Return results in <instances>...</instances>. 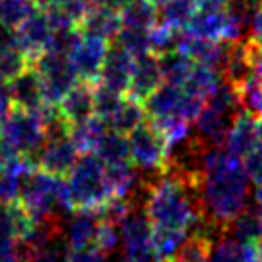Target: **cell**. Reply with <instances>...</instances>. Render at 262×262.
I'll use <instances>...</instances> for the list:
<instances>
[{
    "label": "cell",
    "instance_id": "obj_1",
    "mask_svg": "<svg viewBox=\"0 0 262 262\" xmlns=\"http://www.w3.org/2000/svg\"><path fill=\"white\" fill-rule=\"evenodd\" d=\"M249 182L243 159L228 153L224 146H207L199 195L209 219L230 224L247 207Z\"/></svg>",
    "mask_w": 262,
    "mask_h": 262
},
{
    "label": "cell",
    "instance_id": "obj_2",
    "mask_svg": "<svg viewBox=\"0 0 262 262\" xmlns=\"http://www.w3.org/2000/svg\"><path fill=\"white\" fill-rule=\"evenodd\" d=\"M144 211L153 230L188 233L197 216L203 214V207L199 189L186 186L182 180L165 172L149 184Z\"/></svg>",
    "mask_w": 262,
    "mask_h": 262
},
{
    "label": "cell",
    "instance_id": "obj_3",
    "mask_svg": "<svg viewBox=\"0 0 262 262\" xmlns=\"http://www.w3.org/2000/svg\"><path fill=\"white\" fill-rule=\"evenodd\" d=\"M66 184L73 211H98L113 195L105 165L92 151L80 153Z\"/></svg>",
    "mask_w": 262,
    "mask_h": 262
},
{
    "label": "cell",
    "instance_id": "obj_4",
    "mask_svg": "<svg viewBox=\"0 0 262 262\" xmlns=\"http://www.w3.org/2000/svg\"><path fill=\"white\" fill-rule=\"evenodd\" d=\"M17 201L33 214V219L73 212L66 180L42 168H31L25 172Z\"/></svg>",
    "mask_w": 262,
    "mask_h": 262
},
{
    "label": "cell",
    "instance_id": "obj_5",
    "mask_svg": "<svg viewBox=\"0 0 262 262\" xmlns=\"http://www.w3.org/2000/svg\"><path fill=\"white\" fill-rule=\"evenodd\" d=\"M126 136L130 144V157L134 167L147 178H159L165 174L168 142L163 136V132L146 119Z\"/></svg>",
    "mask_w": 262,
    "mask_h": 262
},
{
    "label": "cell",
    "instance_id": "obj_6",
    "mask_svg": "<svg viewBox=\"0 0 262 262\" xmlns=\"http://www.w3.org/2000/svg\"><path fill=\"white\" fill-rule=\"evenodd\" d=\"M142 103L146 110L147 121H151V123L172 119V117H180V119L193 123L197 113L205 105V100L188 94L180 84L163 82Z\"/></svg>",
    "mask_w": 262,
    "mask_h": 262
},
{
    "label": "cell",
    "instance_id": "obj_7",
    "mask_svg": "<svg viewBox=\"0 0 262 262\" xmlns=\"http://www.w3.org/2000/svg\"><path fill=\"white\" fill-rule=\"evenodd\" d=\"M119 233L126 262H163L153 243V226L144 207H132L119 222Z\"/></svg>",
    "mask_w": 262,
    "mask_h": 262
},
{
    "label": "cell",
    "instance_id": "obj_8",
    "mask_svg": "<svg viewBox=\"0 0 262 262\" xmlns=\"http://www.w3.org/2000/svg\"><path fill=\"white\" fill-rule=\"evenodd\" d=\"M0 140L19 155H37L46 142L38 111L12 107L0 128Z\"/></svg>",
    "mask_w": 262,
    "mask_h": 262
},
{
    "label": "cell",
    "instance_id": "obj_9",
    "mask_svg": "<svg viewBox=\"0 0 262 262\" xmlns=\"http://www.w3.org/2000/svg\"><path fill=\"white\" fill-rule=\"evenodd\" d=\"M33 66H35V69L40 75V80H42L46 103L58 105L61 102V98L69 92V88L79 82L71 61L66 56L44 50L38 58L33 59Z\"/></svg>",
    "mask_w": 262,
    "mask_h": 262
},
{
    "label": "cell",
    "instance_id": "obj_10",
    "mask_svg": "<svg viewBox=\"0 0 262 262\" xmlns=\"http://www.w3.org/2000/svg\"><path fill=\"white\" fill-rule=\"evenodd\" d=\"M107 50H110L107 40L82 35L79 44L75 46V50L69 56V61L73 66V71L77 73V79L96 84Z\"/></svg>",
    "mask_w": 262,
    "mask_h": 262
},
{
    "label": "cell",
    "instance_id": "obj_11",
    "mask_svg": "<svg viewBox=\"0 0 262 262\" xmlns=\"http://www.w3.org/2000/svg\"><path fill=\"white\" fill-rule=\"evenodd\" d=\"M6 88L8 98L14 107L27 111H38L42 107L46 100H44V90H42V80L40 75L31 63L27 69H23L21 73L14 77L8 84H2Z\"/></svg>",
    "mask_w": 262,
    "mask_h": 262
},
{
    "label": "cell",
    "instance_id": "obj_12",
    "mask_svg": "<svg viewBox=\"0 0 262 262\" xmlns=\"http://www.w3.org/2000/svg\"><path fill=\"white\" fill-rule=\"evenodd\" d=\"M15 33H17V44H19V48L27 54V58H29L31 63H33V59L38 58V56L46 50L54 29H52L46 10H38L37 8V10L15 29Z\"/></svg>",
    "mask_w": 262,
    "mask_h": 262
},
{
    "label": "cell",
    "instance_id": "obj_13",
    "mask_svg": "<svg viewBox=\"0 0 262 262\" xmlns=\"http://www.w3.org/2000/svg\"><path fill=\"white\" fill-rule=\"evenodd\" d=\"M132 58L128 52L121 48L119 44H111L105 59H103L102 71L98 77V84L115 90L119 94H126L128 86H130V77H132Z\"/></svg>",
    "mask_w": 262,
    "mask_h": 262
},
{
    "label": "cell",
    "instance_id": "obj_14",
    "mask_svg": "<svg viewBox=\"0 0 262 262\" xmlns=\"http://www.w3.org/2000/svg\"><path fill=\"white\" fill-rule=\"evenodd\" d=\"M161 84H163V75H161L159 58L151 52L136 56L132 61L130 86H128L126 96H130L138 102H144Z\"/></svg>",
    "mask_w": 262,
    "mask_h": 262
},
{
    "label": "cell",
    "instance_id": "obj_15",
    "mask_svg": "<svg viewBox=\"0 0 262 262\" xmlns=\"http://www.w3.org/2000/svg\"><path fill=\"white\" fill-rule=\"evenodd\" d=\"M79 155L80 151L71 142V138L44 142V146L37 153V168H42L50 174L63 178L71 172Z\"/></svg>",
    "mask_w": 262,
    "mask_h": 262
},
{
    "label": "cell",
    "instance_id": "obj_16",
    "mask_svg": "<svg viewBox=\"0 0 262 262\" xmlns=\"http://www.w3.org/2000/svg\"><path fill=\"white\" fill-rule=\"evenodd\" d=\"M258 144H260V140H258V128H256V117H253L247 111L237 113V115L233 117L232 126H230V130L226 134V151L243 159Z\"/></svg>",
    "mask_w": 262,
    "mask_h": 262
},
{
    "label": "cell",
    "instance_id": "obj_17",
    "mask_svg": "<svg viewBox=\"0 0 262 262\" xmlns=\"http://www.w3.org/2000/svg\"><path fill=\"white\" fill-rule=\"evenodd\" d=\"M251 75H255L253 58H251V38H241V40H232V42L228 40L220 77L232 82L233 86H239Z\"/></svg>",
    "mask_w": 262,
    "mask_h": 262
},
{
    "label": "cell",
    "instance_id": "obj_18",
    "mask_svg": "<svg viewBox=\"0 0 262 262\" xmlns=\"http://www.w3.org/2000/svg\"><path fill=\"white\" fill-rule=\"evenodd\" d=\"M100 214L96 211H73L63 226L66 239L71 249H96L100 230Z\"/></svg>",
    "mask_w": 262,
    "mask_h": 262
},
{
    "label": "cell",
    "instance_id": "obj_19",
    "mask_svg": "<svg viewBox=\"0 0 262 262\" xmlns=\"http://www.w3.org/2000/svg\"><path fill=\"white\" fill-rule=\"evenodd\" d=\"M121 27H123V23H121L119 10L107 6H90L79 23V29L82 35L103 38L107 42L117 37Z\"/></svg>",
    "mask_w": 262,
    "mask_h": 262
},
{
    "label": "cell",
    "instance_id": "obj_20",
    "mask_svg": "<svg viewBox=\"0 0 262 262\" xmlns=\"http://www.w3.org/2000/svg\"><path fill=\"white\" fill-rule=\"evenodd\" d=\"M230 27V15L228 8H199L193 14L189 25L186 27L189 35L212 40H226Z\"/></svg>",
    "mask_w": 262,
    "mask_h": 262
},
{
    "label": "cell",
    "instance_id": "obj_21",
    "mask_svg": "<svg viewBox=\"0 0 262 262\" xmlns=\"http://www.w3.org/2000/svg\"><path fill=\"white\" fill-rule=\"evenodd\" d=\"M58 107L71 124L90 119L94 115V84L86 80H79L61 98Z\"/></svg>",
    "mask_w": 262,
    "mask_h": 262
},
{
    "label": "cell",
    "instance_id": "obj_22",
    "mask_svg": "<svg viewBox=\"0 0 262 262\" xmlns=\"http://www.w3.org/2000/svg\"><path fill=\"white\" fill-rule=\"evenodd\" d=\"M226 48H228V40H212V38L195 37V35H189L186 31L180 50L186 52L195 63L212 67L214 71L220 73L222 63H224Z\"/></svg>",
    "mask_w": 262,
    "mask_h": 262
},
{
    "label": "cell",
    "instance_id": "obj_23",
    "mask_svg": "<svg viewBox=\"0 0 262 262\" xmlns=\"http://www.w3.org/2000/svg\"><path fill=\"white\" fill-rule=\"evenodd\" d=\"M233 117L226 115L222 111H216L209 107V105H203L201 111L197 113V117L193 119V128H195V134L199 138H203L207 144L211 146H224L226 134L232 126Z\"/></svg>",
    "mask_w": 262,
    "mask_h": 262
},
{
    "label": "cell",
    "instance_id": "obj_24",
    "mask_svg": "<svg viewBox=\"0 0 262 262\" xmlns=\"http://www.w3.org/2000/svg\"><path fill=\"white\" fill-rule=\"evenodd\" d=\"M92 153H96L100 157V161L105 167L132 163L128 136L117 130H111V128H107V132L102 136V140L98 142V146Z\"/></svg>",
    "mask_w": 262,
    "mask_h": 262
},
{
    "label": "cell",
    "instance_id": "obj_25",
    "mask_svg": "<svg viewBox=\"0 0 262 262\" xmlns=\"http://www.w3.org/2000/svg\"><path fill=\"white\" fill-rule=\"evenodd\" d=\"M119 14L123 27L130 29L151 31L159 23V10L151 0H128Z\"/></svg>",
    "mask_w": 262,
    "mask_h": 262
},
{
    "label": "cell",
    "instance_id": "obj_26",
    "mask_svg": "<svg viewBox=\"0 0 262 262\" xmlns=\"http://www.w3.org/2000/svg\"><path fill=\"white\" fill-rule=\"evenodd\" d=\"M31 168L35 167L27 161V157H21L8 165H0V203L8 205L19 199L23 176Z\"/></svg>",
    "mask_w": 262,
    "mask_h": 262
},
{
    "label": "cell",
    "instance_id": "obj_27",
    "mask_svg": "<svg viewBox=\"0 0 262 262\" xmlns=\"http://www.w3.org/2000/svg\"><path fill=\"white\" fill-rule=\"evenodd\" d=\"M228 232L241 245H256L262 235V219L256 207H245L228 224Z\"/></svg>",
    "mask_w": 262,
    "mask_h": 262
},
{
    "label": "cell",
    "instance_id": "obj_28",
    "mask_svg": "<svg viewBox=\"0 0 262 262\" xmlns=\"http://www.w3.org/2000/svg\"><path fill=\"white\" fill-rule=\"evenodd\" d=\"M146 119L147 117L146 110H144V103L130 98V96H124L123 102L119 103V107L115 110V113L107 119V126H110L111 130L121 132V134H130Z\"/></svg>",
    "mask_w": 262,
    "mask_h": 262
},
{
    "label": "cell",
    "instance_id": "obj_29",
    "mask_svg": "<svg viewBox=\"0 0 262 262\" xmlns=\"http://www.w3.org/2000/svg\"><path fill=\"white\" fill-rule=\"evenodd\" d=\"M107 123L100 119L98 115H92L90 119L82 121V123L73 124L71 128V142H73L77 149L80 153H90L94 151L98 142L102 140V136L107 132Z\"/></svg>",
    "mask_w": 262,
    "mask_h": 262
},
{
    "label": "cell",
    "instance_id": "obj_30",
    "mask_svg": "<svg viewBox=\"0 0 262 262\" xmlns=\"http://www.w3.org/2000/svg\"><path fill=\"white\" fill-rule=\"evenodd\" d=\"M157 58H159L163 82L180 84V86L186 82L188 75L191 73V67H193V63H195V61L182 50L168 52V54H165V56H157Z\"/></svg>",
    "mask_w": 262,
    "mask_h": 262
},
{
    "label": "cell",
    "instance_id": "obj_31",
    "mask_svg": "<svg viewBox=\"0 0 262 262\" xmlns=\"http://www.w3.org/2000/svg\"><path fill=\"white\" fill-rule=\"evenodd\" d=\"M197 12V0H168L161 6L159 23L172 29H186Z\"/></svg>",
    "mask_w": 262,
    "mask_h": 262
},
{
    "label": "cell",
    "instance_id": "obj_32",
    "mask_svg": "<svg viewBox=\"0 0 262 262\" xmlns=\"http://www.w3.org/2000/svg\"><path fill=\"white\" fill-rule=\"evenodd\" d=\"M220 80V73L214 71L212 67H207L203 63H193L191 67V73L188 75V79L182 86L188 94L195 96V98H201V100H207V96L211 92L214 84Z\"/></svg>",
    "mask_w": 262,
    "mask_h": 262
},
{
    "label": "cell",
    "instance_id": "obj_33",
    "mask_svg": "<svg viewBox=\"0 0 262 262\" xmlns=\"http://www.w3.org/2000/svg\"><path fill=\"white\" fill-rule=\"evenodd\" d=\"M184 35H186V29H172L163 23H157L149 31V52L155 56H165L168 52L180 50Z\"/></svg>",
    "mask_w": 262,
    "mask_h": 262
},
{
    "label": "cell",
    "instance_id": "obj_34",
    "mask_svg": "<svg viewBox=\"0 0 262 262\" xmlns=\"http://www.w3.org/2000/svg\"><path fill=\"white\" fill-rule=\"evenodd\" d=\"M165 262H211V243L197 235H188L180 249Z\"/></svg>",
    "mask_w": 262,
    "mask_h": 262
},
{
    "label": "cell",
    "instance_id": "obj_35",
    "mask_svg": "<svg viewBox=\"0 0 262 262\" xmlns=\"http://www.w3.org/2000/svg\"><path fill=\"white\" fill-rule=\"evenodd\" d=\"M237 88L241 110L251 113L253 117H262V79L256 75H251L245 82H241Z\"/></svg>",
    "mask_w": 262,
    "mask_h": 262
},
{
    "label": "cell",
    "instance_id": "obj_36",
    "mask_svg": "<svg viewBox=\"0 0 262 262\" xmlns=\"http://www.w3.org/2000/svg\"><path fill=\"white\" fill-rule=\"evenodd\" d=\"M29 66L31 59L21 48H10V50L0 52V84H8Z\"/></svg>",
    "mask_w": 262,
    "mask_h": 262
},
{
    "label": "cell",
    "instance_id": "obj_37",
    "mask_svg": "<svg viewBox=\"0 0 262 262\" xmlns=\"http://www.w3.org/2000/svg\"><path fill=\"white\" fill-rule=\"evenodd\" d=\"M35 10L31 0H0V23L17 29Z\"/></svg>",
    "mask_w": 262,
    "mask_h": 262
},
{
    "label": "cell",
    "instance_id": "obj_38",
    "mask_svg": "<svg viewBox=\"0 0 262 262\" xmlns=\"http://www.w3.org/2000/svg\"><path fill=\"white\" fill-rule=\"evenodd\" d=\"M113 42L119 44L121 48H124L132 58H136V56H142V54L149 52V31L121 27L117 37L113 38Z\"/></svg>",
    "mask_w": 262,
    "mask_h": 262
},
{
    "label": "cell",
    "instance_id": "obj_39",
    "mask_svg": "<svg viewBox=\"0 0 262 262\" xmlns=\"http://www.w3.org/2000/svg\"><path fill=\"white\" fill-rule=\"evenodd\" d=\"M241 253L243 245L226 232L211 245V262H241Z\"/></svg>",
    "mask_w": 262,
    "mask_h": 262
},
{
    "label": "cell",
    "instance_id": "obj_40",
    "mask_svg": "<svg viewBox=\"0 0 262 262\" xmlns=\"http://www.w3.org/2000/svg\"><path fill=\"white\" fill-rule=\"evenodd\" d=\"M124 94H119L115 90L102 86V84H94V115H98L100 119H103L107 123L115 110L119 107V103L123 102Z\"/></svg>",
    "mask_w": 262,
    "mask_h": 262
},
{
    "label": "cell",
    "instance_id": "obj_41",
    "mask_svg": "<svg viewBox=\"0 0 262 262\" xmlns=\"http://www.w3.org/2000/svg\"><path fill=\"white\" fill-rule=\"evenodd\" d=\"M188 237L186 232H174V230H153V243L159 253L161 260L165 262L174 255Z\"/></svg>",
    "mask_w": 262,
    "mask_h": 262
},
{
    "label": "cell",
    "instance_id": "obj_42",
    "mask_svg": "<svg viewBox=\"0 0 262 262\" xmlns=\"http://www.w3.org/2000/svg\"><path fill=\"white\" fill-rule=\"evenodd\" d=\"M80 37H82V33H80L79 27H67V29L54 31L50 37V42H48V46H46V50L69 58L71 52L75 50V46L79 44Z\"/></svg>",
    "mask_w": 262,
    "mask_h": 262
},
{
    "label": "cell",
    "instance_id": "obj_43",
    "mask_svg": "<svg viewBox=\"0 0 262 262\" xmlns=\"http://www.w3.org/2000/svg\"><path fill=\"white\" fill-rule=\"evenodd\" d=\"M243 167H245V172H247L249 180L256 186L262 184V144L249 151L245 157H243Z\"/></svg>",
    "mask_w": 262,
    "mask_h": 262
},
{
    "label": "cell",
    "instance_id": "obj_44",
    "mask_svg": "<svg viewBox=\"0 0 262 262\" xmlns=\"http://www.w3.org/2000/svg\"><path fill=\"white\" fill-rule=\"evenodd\" d=\"M0 262H23L17 239L0 235Z\"/></svg>",
    "mask_w": 262,
    "mask_h": 262
},
{
    "label": "cell",
    "instance_id": "obj_45",
    "mask_svg": "<svg viewBox=\"0 0 262 262\" xmlns=\"http://www.w3.org/2000/svg\"><path fill=\"white\" fill-rule=\"evenodd\" d=\"M66 262H103V253L98 249H71Z\"/></svg>",
    "mask_w": 262,
    "mask_h": 262
},
{
    "label": "cell",
    "instance_id": "obj_46",
    "mask_svg": "<svg viewBox=\"0 0 262 262\" xmlns=\"http://www.w3.org/2000/svg\"><path fill=\"white\" fill-rule=\"evenodd\" d=\"M251 58H253V73L262 79V44L251 38Z\"/></svg>",
    "mask_w": 262,
    "mask_h": 262
},
{
    "label": "cell",
    "instance_id": "obj_47",
    "mask_svg": "<svg viewBox=\"0 0 262 262\" xmlns=\"http://www.w3.org/2000/svg\"><path fill=\"white\" fill-rule=\"evenodd\" d=\"M249 29H251V38L256 40L258 44H262V6L253 14Z\"/></svg>",
    "mask_w": 262,
    "mask_h": 262
},
{
    "label": "cell",
    "instance_id": "obj_48",
    "mask_svg": "<svg viewBox=\"0 0 262 262\" xmlns=\"http://www.w3.org/2000/svg\"><path fill=\"white\" fill-rule=\"evenodd\" d=\"M12 102H10V98H8V92L6 88L0 84V128H2V124H4V121H6L8 113L12 111Z\"/></svg>",
    "mask_w": 262,
    "mask_h": 262
},
{
    "label": "cell",
    "instance_id": "obj_49",
    "mask_svg": "<svg viewBox=\"0 0 262 262\" xmlns=\"http://www.w3.org/2000/svg\"><path fill=\"white\" fill-rule=\"evenodd\" d=\"M241 262H262L256 245H243V253H241Z\"/></svg>",
    "mask_w": 262,
    "mask_h": 262
},
{
    "label": "cell",
    "instance_id": "obj_50",
    "mask_svg": "<svg viewBox=\"0 0 262 262\" xmlns=\"http://www.w3.org/2000/svg\"><path fill=\"white\" fill-rule=\"evenodd\" d=\"M103 262H126L123 253H110V255H103Z\"/></svg>",
    "mask_w": 262,
    "mask_h": 262
},
{
    "label": "cell",
    "instance_id": "obj_51",
    "mask_svg": "<svg viewBox=\"0 0 262 262\" xmlns=\"http://www.w3.org/2000/svg\"><path fill=\"white\" fill-rule=\"evenodd\" d=\"M255 207L258 211H262V184L260 186H256V191H255Z\"/></svg>",
    "mask_w": 262,
    "mask_h": 262
},
{
    "label": "cell",
    "instance_id": "obj_52",
    "mask_svg": "<svg viewBox=\"0 0 262 262\" xmlns=\"http://www.w3.org/2000/svg\"><path fill=\"white\" fill-rule=\"evenodd\" d=\"M33 4H35V8H38V10H46V8L52 4V0H31Z\"/></svg>",
    "mask_w": 262,
    "mask_h": 262
},
{
    "label": "cell",
    "instance_id": "obj_53",
    "mask_svg": "<svg viewBox=\"0 0 262 262\" xmlns=\"http://www.w3.org/2000/svg\"><path fill=\"white\" fill-rule=\"evenodd\" d=\"M256 128H258V140H260V144H262V117L256 119Z\"/></svg>",
    "mask_w": 262,
    "mask_h": 262
},
{
    "label": "cell",
    "instance_id": "obj_54",
    "mask_svg": "<svg viewBox=\"0 0 262 262\" xmlns=\"http://www.w3.org/2000/svg\"><path fill=\"white\" fill-rule=\"evenodd\" d=\"M256 251H258V255H260V258H262V235H260V239H258V243H256Z\"/></svg>",
    "mask_w": 262,
    "mask_h": 262
},
{
    "label": "cell",
    "instance_id": "obj_55",
    "mask_svg": "<svg viewBox=\"0 0 262 262\" xmlns=\"http://www.w3.org/2000/svg\"><path fill=\"white\" fill-rule=\"evenodd\" d=\"M151 2H153V4H155L157 8H161L163 4H165V2H168V0H151Z\"/></svg>",
    "mask_w": 262,
    "mask_h": 262
},
{
    "label": "cell",
    "instance_id": "obj_56",
    "mask_svg": "<svg viewBox=\"0 0 262 262\" xmlns=\"http://www.w3.org/2000/svg\"><path fill=\"white\" fill-rule=\"evenodd\" d=\"M260 2H262V0H260Z\"/></svg>",
    "mask_w": 262,
    "mask_h": 262
}]
</instances>
